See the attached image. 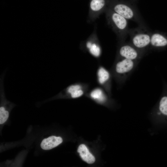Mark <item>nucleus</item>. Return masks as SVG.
<instances>
[{"label": "nucleus", "mask_w": 167, "mask_h": 167, "mask_svg": "<svg viewBox=\"0 0 167 167\" xmlns=\"http://www.w3.org/2000/svg\"><path fill=\"white\" fill-rule=\"evenodd\" d=\"M62 142L61 137L52 136L44 139L41 143V146L44 150H50L57 146Z\"/></svg>", "instance_id": "obj_8"}, {"label": "nucleus", "mask_w": 167, "mask_h": 167, "mask_svg": "<svg viewBox=\"0 0 167 167\" xmlns=\"http://www.w3.org/2000/svg\"><path fill=\"white\" fill-rule=\"evenodd\" d=\"M120 43L118 53L121 58L139 61L145 53L136 48L129 42L124 41Z\"/></svg>", "instance_id": "obj_4"}, {"label": "nucleus", "mask_w": 167, "mask_h": 167, "mask_svg": "<svg viewBox=\"0 0 167 167\" xmlns=\"http://www.w3.org/2000/svg\"><path fill=\"white\" fill-rule=\"evenodd\" d=\"M167 46V36L156 31H152L150 48H159Z\"/></svg>", "instance_id": "obj_7"}, {"label": "nucleus", "mask_w": 167, "mask_h": 167, "mask_svg": "<svg viewBox=\"0 0 167 167\" xmlns=\"http://www.w3.org/2000/svg\"><path fill=\"white\" fill-rule=\"evenodd\" d=\"M130 1L135 2H136L137 0H130Z\"/></svg>", "instance_id": "obj_16"}, {"label": "nucleus", "mask_w": 167, "mask_h": 167, "mask_svg": "<svg viewBox=\"0 0 167 167\" xmlns=\"http://www.w3.org/2000/svg\"><path fill=\"white\" fill-rule=\"evenodd\" d=\"M121 58L116 64L115 71L118 74L128 76L135 68L139 61Z\"/></svg>", "instance_id": "obj_6"}, {"label": "nucleus", "mask_w": 167, "mask_h": 167, "mask_svg": "<svg viewBox=\"0 0 167 167\" xmlns=\"http://www.w3.org/2000/svg\"><path fill=\"white\" fill-rule=\"evenodd\" d=\"M9 112L5 110L3 106L0 107V124L4 123L8 119L9 117Z\"/></svg>", "instance_id": "obj_13"}, {"label": "nucleus", "mask_w": 167, "mask_h": 167, "mask_svg": "<svg viewBox=\"0 0 167 167\" xmlns=\"http://www.w3.org/2000/svg\"><path fill=\"white\" fill-rule=\"evenodd\" d=\"M152 32L146 24L130 28L129 42L138 49L146 53L150 48Z\"/></svg>", "instance_id": "obj_3"}, {"label": "nucleus", "mask_w": 167, "mask_h": 167, "mask_svg": "<svg viewBox=\"0 0 167 167\" xmlns=\"http://www.w3.org/2000/svg\"><path fill=\"white\" fill-rule=\"evenodd\" d=\"M105 13L107 24L116 35L119 42L125 41L130 29L128 20L108 8Z\"/></svg>", "instance_id": "obj_2"}, {"label": "nucleus", "mask_w": 167, "mask_h": 167, "mask_svg": "<svg viewBox=\"0 0 167 167\" xmlns=\"http://www.w3.org/2000/svg\"><path fill=\"white\" fill-rule=\"evenodd\" d=\"M99 82L103 84L108 81L110 78V75L108 71L102 67H100L98 71Z\"/></svg>", "instance_id": "obj_10"}, {"label": "nucleus", "mask_w": 167, "mask_h": 167, "mask_svg": "<svg viewBox=\"0 0 167 167\" xmlns=\"http://www.w3.org/2000/svg\"><path fill=\"white\" fill-rule=\"evenodd\" d=\"M90 51L92 53L96 56H98L100 54V49L95 45H93L91 48Z\"/></svg>", "instance_id": "obj_15"}, {"label": "nucleus", "mask_w": 167, "mask_h": 167, "mask_svg": "<svg viewBox=\"0 0 167 167\" xmlns=\"http://www.w3.org/2000/svg\"><path fill=\"white\" fill-rule=\"evenodd\" d=\"M108 8L138 25L146 24L136 3L130 0H110Z\"/></svg>", "instance_id": "obj_1"}, {"label": "nucleus", "mask_w": 167, "mask_h": 167, "mask_svg": "<svg viewBox=\"0 0 167 167\" xmlns=\"http://www.w3.org/2000/svg\"><path fill=\"white\" fill-rule=\"evenodd\" d=\"M159 109L161 113L167 115V96H164L161 98L159 103Z\"/></svg>", "instance_id": "obj_12"}, {"label": "nucleus", "mask_w": 167, "mask_h": 167, "mask_svg": "<svg viewBox=\"0 0 167 167\" xmlns=\"http://www.w3.org/2000/svg\"><path fill=\"white\" fill-rule=\"evenodd\" d=\"M90 95L93 99L100 101H103L105 99L103 92L100 89H96L93 90L91 92Z\"/></svg>", "instance_id": "obj_11"}, {"label": "nucleus", "mask_w": 167, "mask_h": 167, "mask_svg": "<svg viewBox=\"0 0 167 167\" xmlns=\"http://www.w3.org/2000/svg\"><path fill=\"white\" fill-rule=\"evenodd\" d=\"M83 94V92L81 89L76 90L70 94L71 97L75 98L79 97Z\"/></svg>", "instance_id": "obj_14"}, {"label": "nucleus", "mask_w": 167, "mask_h": 167, "mask_svg": "<svg viewBox=\"0 0 167 167\" xmlns=\"http://www.w3.org/2000/svg\"><path fill=\"white\" fill-rule=\"evenodd\" d=\"M110 0H91L89 5L88 21L95 20L108 8Z\"/></svg>", "instance_id": "obj_5"}, {"label": "nucleus", "mask_w": 167, "mask_h": 167, "mask_svg": "<svg viewBox=\"0 0 167 167\" xmlns=\"http://www.w3.org/2000/svg\"><path fill=\"white\" fill-rule=\"evenodd\" d=\"M77 152L82 159L88 164H92L95 161L94 156L89 152L86 146L84 144H80L79 146Z\"/></svg>", "instance_id": "obj_9"}]
</instances>
